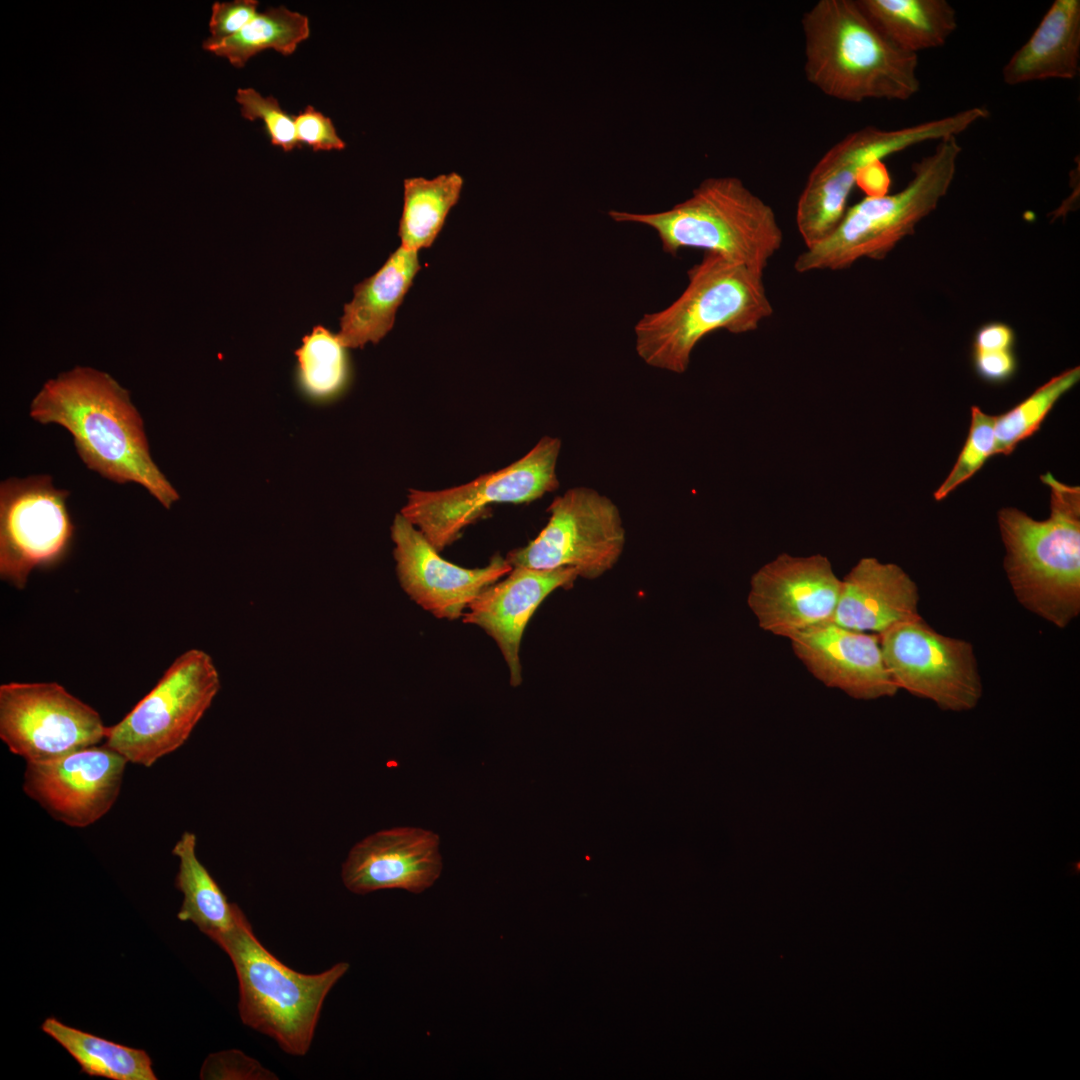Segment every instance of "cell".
<instances>
[{"label": "cell", "instance_id": "obj_15", "mask_svg": "<svg viewBox=\"0 0 1080 1080\" xmlns=\"http://www.w3.org/2000/svg\"><path fill=\"white\" fill-rule=\"evenodd\" d=\"M127 759L103 744L45 762H26L23 790L54 819L84 828L116 802Z\"/></svg>", "mask_w": 1080, "mask_h": 1080}, {"label": "cell", "instance_id": "obj_23", "mask_svg": "<svg viewBox=\"0 0 1080 1080\" xmlns=\"http://www.w3.org/2000/svg\"><path fill=\"white\" fill-rule=\"evenodd\" d=\"M1080 71V1L1055 0L1002 68L1005 84L1075 79Z\"/></svg>", "mask_w": 1080, "mask_h": 1080}, {"label": "cell", "instance_id": "obj_20", "mask_svg": "<svg viewBox=\"0 0 1080 1080\" xmlns=\"http://www.w3.org/2000/svg\"><path fill=\"white\" fill-rule=\"evenodd\" d=\"M577 577V571L572 568L514 567L506 578L482 591L462 615L464 623L482 628L497 643L513 687L522 682L519 652L531 617L551 592L571 587Z\"/></svg>", "mask_w": 1080, "mask_h": 1080}, {"label": "cell", "instance_id": "obj_10", "mask_svg": "<svg viewBox=\"0 0 1080 1080\" xmlns=\"http://www.w3.org/2000/svg\"><path fill=\"white\" fill-rule=\"evenodd\" d=\"M561 440L545 436L521 459L495 472L449 489H410L401 514L439 552L493 504L534 501L559 486L556 463Z\"/></svg>", "mask_w": 1080, "mask_h": 1080}, {"label": "cell", "instance_id": "obj_30", "mask_svg": "<svg viewBox=\"0 0 1080 1080\" xmlns=\"http://www.w3.org/2000/svg\"><path fill=\"white\" fill-rule=\"evenodd\" d=\"M1079 379V366L1067 369L1038 387L1009 411L996 416L994 456L1011 454L1020 442L1036 433L1057 401Z\"/></svg>", "mask_w": 1080, "mask_h": 1080}, {"label": "cell", "instance_id": "obj_24", "mask_svg": "<svg viewBox=\"0 0 1080 1080\" xmlns=\"http://www.w3.org/2000/svg\"><path fill=\"white\" fill-rule=\"evenodd\" d=\"M172 854L179 860L175 886L183 894L177 918L193 923L218 943L234 930L243 911L237 904L229 902L198 859L195 834L184 832L174 845Z\"/></svg>", "mask_w": 1080, "mask_h": 1080}, {"label": "cell", "instance_id": "obj_25", "mask_svg": "<svg viewBox=\"0 0 1080 1080\" xmlns=\"http://www.w3.org/2000/svg\"><path fill=\"white\" fill-rule=\"evenodd\" d=\"M871 21L897 46L918 54L943 46L958 26L946 0H857Z\"/></svg>", "mask_w": 1080, "mask_h": 1080}, {"label": "cell", "instance_id": "obj_34", "mask_svg": "<svg viewBox=\"0 0 1080 1080\" xmlns=\"http://www.w3.org/2000/svg\"><path fill=\"white\" fill-rule=\"evenodd\" d=\"M299 143L314 151L343 150L345 142L338 136L332 120L312 106H307L294 117Z\"/></svg>", "mask_w": 1080, "mask_h": 1080}, {"label": "cell", "instance_id": "obj_18", "mask_svg": "<svg viewBox=\"0 0 1080 1080\" xmlns=\"http://www.w3.org/2000/svg\"><path fill=\"white\" fill-rule=\"evenodd\" d=\"M439 836L418 827H394L356 843L342 864L344 886L355 894L401 889L419 894L439 879Z\"/></svg>", "mask_w": 1080, "mask_h": 1080}, {"label": "cell", "instance_id": "obj_31", "mask_svg": "<svg viewBox=\"0 0 1080 1080\" xmlns=\"http://www.w3.org/2000/svg\"><path fill=\"white\" fill-rule=\"evenodd\" d=\"M995 420L996 416L985 413L978 406L971 407L968 436L950 473L934 492L937 501L944 499L970 479L994 456Z\"/></svg>", "mask_w": 1080, "mask_h": 1080}, {"label": "cell", "instance_id": "obj_36", "mask_svg": "<svg viewBox=\"0 0 1080 1080\" xmlns=\"http://www.w3.org/2000/svg\"><path fill=\"white\" fill-rule=\"evenodd\" d=\"M976 374L990 384H1002L1012 379L1017 370L1014 350L973 351Z\"/></svg>", "mask_w": 1080, "mask_h": 1080}, {"label": "cell", "instance_id": "obj_6", "mask_svg": "<svg viewBox=\"0 0 1080 1080\" xmlns=\"http://www.w3.org/2000/svg\"><path fill=\"white\" fill-rule=\"evenodd\" d=\"M217 944L236 972L243 1024L274 1039L284 1052L305 1055L325 998L347 973L349 963L338 962L316 974L295 971L262 945L245 914Z\"/></svg>", "mask_w": 1080, "mask_h": 1080}, {"label": "cell", "instance_id": "obj_28", "mask_svg": "<svg viewBox=\"0 0 1080 1080\" xmlns=\"http://www.w3.org/2000/svg\"><path fill=\"white\" fill-rule=\"evenodd\" d=\"M309 35V19L306 15L278 6L258 13L244 28L229 37L207 38L203 48L227 58L234 67L242 68L251 57L266 49L290 55Z\"/></svg>", "mask_w": 1080, "mask_h": 1080}, {"label": "cell", "instance_id": "obj_9", "mask_svg": "<svg viewBox=\"0 0 1080 1080\" xmlns=\"http://www.w3.org/2000/svg\"><path fill=\"white\" fill-rule=\"evenodd\" d=\"M220 687L210 655L187 650L121 721L107 727L104 744L128 762L150 767L186 742Z\"/></svg>", "mask_w": 1080, "mask_h": 1080}, {"label": "cell", "instance_id": "obj_37", "mask_svg": "<svg viewBox=\"0 0 1080 1080\" xmlns=\"http://www.w3.org/2000/svg\"><path fill=\"white\" fill-rule=\"evenodd\" d=\"M1015 333L1002 322H990L981 326L973 341V351L1013 350Z\"/></svg>", "mask_w": 1080, "mask_h": 1080}, {"label": "cell", "instance_id": "obj_17", "mask_svg": "<svg viewBox=\"0 0 1080 1080\" xmlns=\"http://www.w3.org/2000/svg\"><path fill=\"white\" fill-rule=\"evenodd\" d=\"M399 583L420 607L440 619L454 620L487 587L506 576L512 566L495 554L481 568H464L439 555L433 545L401 513L391 525Z\"/></svg>", "mask_w": 1080, "mask_h": 1080}, {"label": "cell", "instance_id": "obj_12", "mask_svg": "<svg viewBox=\"0 0 1080 1080\" xmlns=\"http://www.w3.org/2000/svg\"><path fill=\"white\" fill-rule=\"evenodd\" d=\"M100 714L56 682L0 686V738L26 762H45L105 741Z\"/></svg>", "mask_w": 1080, "mask_h": 1080}, {"label": "cell", "instance_id": "obj_32", "mask_svg": "<svg viewBox=\"0 0 1080 1080\" xmlns=\"http://www.w3.org/2000/svg\"><path fill=\"white\" fill-rule=\"evenodd\" d=\"M236 101L245 119L263 121L272 145L284 151L302 146L296 136L294 117L281 108L276 98L264 97L253 88H239Z\"/></svg>", "mask_w": 1080, "mask_h": 1080}, {"label": "cell", "instance_id": "obj_27", "mask_svg": "<svg viewBox=\"0 0 1080 1080\" xmlns=\"http://www.w3.org/2000/svg\"><path fill=\"white\" fill-rule=\"evenodd\" d=\"M41 1029L60 1044L89 1076L113 1080H155L149 1055L141 1049L124 1046L85 1031L70 1027L54 1017L47 1018Z\"/></svg>", "mask_w": 1080, "mask_h": 1080}, {"label": "cell", "instance_id": "obj_2", "mask_svg": "<svg viewBox=\"0 0 1080 1080\" xmlns=\"http://www.w3.org/2000/svg\"><path fill=\"white\" fill-rule=\"evenodd\" d=\"M688 283L668 307L644 314L634 326L636 351L648 365L684 373L707 335L755 331L773 313L764 272L705 252L687 271Z\"/></svg>", "mask_w": 1080, "mask_h": 1080}, {"label": "cell", "instance_id": "obj_4", "mask_svg": "<svg viewBox=\"0 0 1080 1080\" xmlns=\"http://www.w3.org/2000/svg\"><path fill=\"white\" fill-rule=\"evenodd\" d=\"M1050 489V516L1035 520L1006 507L997 514L1006 551L1003 566L1018 602L1058 628L1080 613V488L1041 476Z\"/></svg>", "mask_w": 1080, "mask_h": 1080}, {"label": "cell", "instance_id": "obj_38", "mask_svg": "<svg viewBox=\"0 0 1080 1080\" xmlns=\"http://www.w3.org/2000/svg\"><path fill=\"white\" fill-rule=\"evenodd\" d=\"M857 185L866 197H880L887 194L891 178L883 160L874 161L863 167L856 177Z\"/></svg>", "mask_w": 1080, "mask_h": 1080}, {"label": "cell", "instance_id": "obj_11", "mask_svg": "<svg viewBox=\"0 0 1080 1080\" xmlns=\"http://www.w3.org/2000/svg\"><path fill=\"white\" fill-rule=\"evenodd\" d=\"M547 511L550 518L539 535L508 553L512 568H572L580 577L595 579L617 563L625 530L608 497L592 488L573 487L555 497Z\"/></svg>", "mask_w": 1080, "mask_h": 1080}, {"label": "cell", "instance_id": "obj_8", "mask_svg": "<svg viewBox=\"0 0 1080 1080\" xmlns=\"http://www.w3.org/2000/svg\"><path fill=\"white\" fill-rule=\"evenodd\" d=\"M989 115L985 107H972L899 129L869 125L847 134L815 164L799 196L796 225L805 248L825 239L838 225L863 167L923 142L957 137Z\"/></svg>", "mask_w": 1080, "mask_h": 1080}, {"label": "cell", "instance_id": "obj_5", "mask_svg": "<svg viewBox=\"0 0 1080 1080\" xmlns=\"http://www.w3.org/2000/svg\"><path fill=\"white\" fill-rule=\"evenodd\" d=\"M616 222L643 224L672 256L703 249L764 272L783 243L773 208L733 176L703 180L686 200L656 213L611 210Z\"/></svg>", "mask_w": 1080, "mask_h": 1080}, {"label": "cell", "instance_id": "obj_16", "mask_svg": "<svg viewBox=\"0 0 1080 1080\" xmlns=\"http://www.w3.org/2000/svg\"><path fill=\"white\" fill-rule=\"evenodd\" d=\"M840 588L826 556L781 553L752 575L747 603L761 629L787 638L831 621Z\"/></svg>", "mask_w": 1080, "mask_h": 1080}, {"label": "cell", "instance_id": "obj_19", "mask_svg": "<svg viewBox=\"0 0 1080 1080\" xmlns=\"http://www.w3.org/2000/svg\"><path fill=\"white\" fill-rule=\"evenodd\" d=\"M797 658L828 687L872 700L898 691L884 662L880 637L825 622L787 637Z\"/></svg>", "mask_w": 1080, "mask_h": 1080}, {"label": "cell", "instance_id": "obj_7", "mask_svg": "<svg viewBox=\"0 0 1080 1080\" xmlns=\"http://www.w3.org/2000/svg\"><path fill=\"white\" fill-rule=\"evenodd\" d=\"M961 152L956 136L939 140L932 153L913 164V176L902 190L865 197L847 207L825 239L797 256L794 270L798 273L838 271L861 258L883 259L899 241L914 232L916 225L947 194Z\"/></svg>", "mask_w": 1080, "mask_h": 1080}, {"label": "cell", "instance_id": "obj_3", "mask_svg": "<svg viewBox=\"0 0 1080 1080\" xmlns=\"http://www.w3.org/2000/svg\"><path fill=\"white\" fill-rule=\"evenodd\" d=\"M801 24L806 79L825 95L860 103L906 101L919 92L918 54L893 43L857 0H819Z\"/></svg>", "mask_w": 1080, "mask_h": 1080}, {"label": "cell", "instance_id": "obj_22", "mask_svg": "<svg viewBox=\"0 0 1080 1080\" xmlns=\"http://www.w3.org/2000/svg\"><path fill=\"white\" fill-rule=\"evenodd\" d=\"M420 268L418 252L400 246L375 274L355 286L337 334L344 347L378 343L392 329L396 312Z\"/></svg>", "mask_w": 1080, "mask_h": 1080}, {"label": "cell", "instance_id": "obj_33", "mask_svg": "<svg viewBox=\"0 0 1080 1080\" xmlns=\"http://www.w3.org/2000/svg\"><path fill=\"white\" fill-rule=\"evenodd\" d=\"M200 1078L276 1080L278 1076L264 1067L258 1060L240 1050L231 1049L209 1055L202 1066Z\"/></svg>", "mask_w": 1080, "mask_h": 1080}, {"label": "cell", "instance_id": "obj_26", "mask_svg": "<svg viewBox=\"0 0 1080 1080\" xmlns=\"http://www.w3.org/2000/svg\"><path fill=\"white\" fill-rule=\"evenodd\" d=\"M464 180L456 172L432 179L404 180V202L398 235L401 247L418 252L430 247L442 230L450 210L460 199Z\"/></svg>", "mask_w": 1080, "mask_h": 1080}, {"label": "cell", "instance_id": "obj_13", "mask_svg": "<svg viewBox=\"0 0 1080 1080\" xmlns=\"http://www.w3.org/2000/svg\"><path fill=\"white\" fill-rule=\"evenodd\" d=\"M884 662L898 689L943 710L973 709L982 681L973 645L934 630L920 616L879 634Z\"/></svg>", "mask_w": 1080, "mask_h": 1080}, {"label": "cell", "instance_id": "obj_14", "mask_svg": "<svg viewBox=\"0 0 1080 1080\" xmlns=\"http://www.w3.org/2000/svg\"><path fill=\"white\" fill-rule=\"evenodd\" d=\"M48 475L9 478L0 484V576L23 589L32 570L66 554L74 525L66 500Z\"/></svg>", "mask_w": 1080, "mask_h": 1080}, {"label": "cell", "instance_id": "obj_29", "mask_svg": "<svg viewBox=\"0 0 1080 1080\" xmlns=\"http://www.w3.org/2000/svg\"><path fill=\"white\" fill-rule=\"evenodd\" d=\"M346 347L323 326H315L302 340L297 356V380L312 400L326 402L337 397L349 380Z\"/></svg>", "mask_w": 1080, "mask_h": 1080}, {"label": "cell", "instance_id": "obj_35", "mask_svg": "<svg viewBox=\"0 0 1080 1080\" xmlns=\"http://www.w3.org/2000/svg\"><path fill=\"white\" fill-rule=\"evenodd\" d=\"M256 0L215 2L209 21L212 38L229 37L244 28L258 13Z\"/></svg>", "mask_w": 1080, "mask_h": 1080}, {"label": "cell", "instance_id": "obj_21", "mask_svg": "<svg viewBox=\"0 0 1080 1080\" xmlns=\"http://www.w3.org/2000/svg\"><path fill=\"white\" fill-rule=\"evenodd\" d=\"M918 604V586L899 565L865 557L841 580L830 622L879 635L920 617Z\"/></svg>", "mask_w": 1080, "mask_h": 1080}, {"label": "cell", "instance_id": "obj_1", "mask_svg": "<svg viewBox=\"0 0 1080 1080\" xmlns=\"http://www.w3.org/2000/svg\"><path fill=\"white\" fill-rule=\"evenodd\" d=\"M29 415L68 430L81 460L102 477L137 483L167 509L179 499L151 457L143 419L129 392L109 374L75 367L58 375L34 397Z\"/></svg>", "mask_w": 1080, "mask_h": 1080}]
</instances>
